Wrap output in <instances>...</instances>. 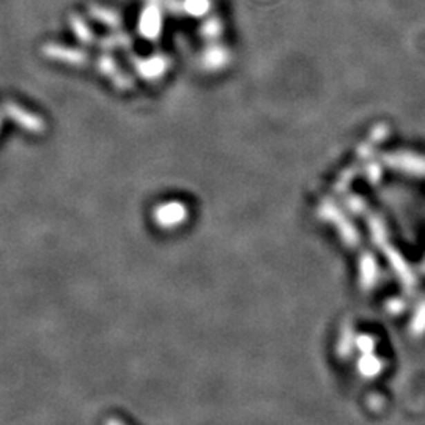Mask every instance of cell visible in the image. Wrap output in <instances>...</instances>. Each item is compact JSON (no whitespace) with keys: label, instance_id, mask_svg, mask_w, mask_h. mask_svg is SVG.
I'll list each match as a JSON object with an SVG mask.
<instances>
[{"label":"cell","instance_id":"cell-1","mask_svg":"<svg viewBox=\"0 0 425 425\" xmlns=\"http://www.w3.org/2000/svg\"><path fill=\"white\" fill-rule=\"evenodd\" d=\"M386 254L389 257L390 265L394 266V271H397V274H399L400 279L404 281L405 285L413 287V283H415V277H413L410 268H408V265L404 262V258H402L395 251H388Z\"/></svg>","mask_w":425,"mask_h":425},{"label":"cell","instance_id":"cell-2","mask_svg":"<svg viewBox=\"0 0 425 425\" xmlns=\"http://www.w3.org/2000/svg\"><path fill=\"white\" fill-rule=\"evenodd\" d=\"M361 277L364 287H372L378 277V268L372 255H366L361 262Z\"/></svg>","mask_w":425,"mask_h":425},{"label":"cell","instance_id":"cell-3","mask_svg":"<svg viewBox=\"0 0 425 425\" xmlns=\"http://www.w3.org/2000/svg\"><path fill=\"white\" fill-rule=\"evenodd\" d=\"M381 361L375 358L372 353L364 355L359 361V370L364 377H375L381 370Z\"/></svg>","mask_w":425,"mask_h":425},{"label":"cell","instance_id":"cell-4","mask_svg":"<svg viewBox=\"0 0 425 425\" xmlns=\"http://www.w3.org/2000/svg\"><path fill=\"white\" fill-rule=\"evenodd\" d=\"M411 328H413V332H415V334H422L425 331V303L416 312Z\"/></svg>","mask_w":425,"mask_h":425},{"label":"cell","instance_id":"cell-5","mask_svg":"<svg viewBox=\"0 0 425 425\" xmlns=\"http://www.w3.org/2000/svg\"><path fill=\"white\" fill-rule=\"evenodd\" d=\"M356 343H358V348H359L364 355L372 353L373 347H375V342H373V339H372V337H368V336H359L358 340H356Z\"/></svg>","mask_w":425,"mask_h":425}]
</instances>
